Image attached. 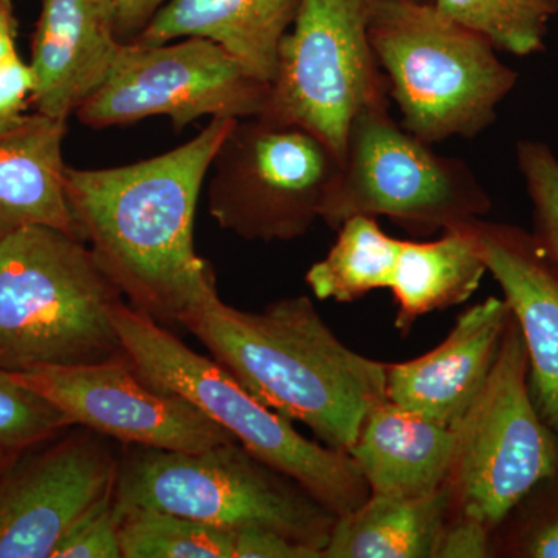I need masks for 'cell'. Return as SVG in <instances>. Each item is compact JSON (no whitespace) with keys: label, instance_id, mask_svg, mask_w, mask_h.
<instances>
[{"label":"cell","instance_id":"cell-6","mask_svg":"<svg viewBox=\"0 0 558 558\" xmlns=\"http://www.w3.org/2000/svg\"><path fill=\"white\" fill-rule=\"evenodd\" d=\"M121 347L154 384L178 392L255 457L296 481L337 517L371 497L354 459L304 438L290 418L259 402L215 359L205 357L120 301L112 312Z\"/></svg>","mask_w":558,"mask_h":558},{"label":"cell","instance_id":"cell-16","mask_svg":"<svg viewBox=\"0 0 558 558\" xmlns=\"http://www.w3.org/2000/svg\"><path fill=\"white\" fill-rule=\"evenodd\" d=\"M509 318L508 303L497 296L469 307L438 348L387 363V399L457 427L494 368Z\"/></svg>","mask_w":558,"mask_h":558},{"label":"cell","instance_id":"cell-31","mask_svg":"<svg viewBox=\"0 0 558 558\" xmlns=\"http://www.w3.org/2000/svg\"><path fill=\"white\" fill-rule=\"evenodd\" d=\"M234 558H323V554L271 529L250 527L234 532Z\"/></svg>","mask_w":558,"mask_h":558},{"label":"cell","instance_id":"cell-28","mask_svg":"<svg viewBox=\"0 0 558 558\" xmlns=\"http://www.w3.org/2000/svg\"><path fill=\"white\" fill-rule=\"evenodd\" d=\"M120 517L113 494L84 512L64 537L51 558H120Z\"/></svg>","mask_w":558,"mask_h":558},{"label":"cell","instance_id":"cell-14","mask_svg":"<svg viewBox=\"0 0 558 558\" xmlns=\"http://www.w3.org/2000/svg\"><path fill=\"white\" fill-rule=\"evenodd\" d=\"M502 290L529 357V391L539 417L558 435V271L527 231L472 219L459 223Z\"/></svg>","mask_w":558,"mask_h":558},{"label":"cell","instance_id":"cell-23","mask_svg":"<svg viewBox=\"0 0 558 558\" xmlns=\"http://www.w3.org/2000/svg\"><path fill=\"white\" fill-rule=\"evenodd\" d=\"M119 517L123 558H234V534L226 529L156 510Z\"/></svg>","mask_w":558,"mask_h":558},{"label":"cell","instance_id":"cell-19","mask_svg":"<svg viewBox=\"0 0 558 558\" xmlns=\"http://www.w3.org/2000/svg\"><path fill=\"white\" fill-rule=\"evenodd\" d=\"M68 120L25 113L0 131V242L32 226L53 227L80 238L65 194L62 143Z\"/></svg>","mask_w":558,"mask_h":558},{"label":"cell","instance_id":"cell-3","mask_svg":"<svg viewBox=\"0 0 558 558\" xmlns=\"http://www.w3.org/2000/svg\"><path fill=\"white\" fill-rule=\"evenodd\" d=\"M124 296L89 245L32 226L0 242V368L126 359L112 312Z\"/></svg>","mask_w":558,"mask_h":558},{"label":"cell","instance_id":"cell-24","mask_svg":"<svg viewBox=\"0 0 558 558\" xmlns=\"http://www.w3.org/2000/svg\"><path fill=\"white\" fill-rule=\"evenodd\" d=\"M440 13L486 36L497 50L529 57L545 50L558 0H433Z\"/></svg>","mask_w":558,"mask_h":558},{"label":"cell","instance_id":"cell-35","mask_svg":"<svg viewBox=\"0 0 558 558\" xmlns=\"http://www.w3.org/2000/svg\"><path fill=\"white\" fill-rule=\"evenodd\" d=\"M417 2H427V3H429V2H433V0H417Z\"/></svg>","mask_w":558,"mask_h":558},{"label":"cell","instance_id":"cell-30","mask_svg":"<svg viewBox=\"0 0 558 558\" xmlns=\"http://www.w3.org/2000/svg\"><path fill=\"white\" fill-rule=\"evenodd\" d=\"M35 89L32 65L20 53L0 62V131L10 130L25 116Z\"/></svg>","mask_w":558,"mask_h":558},{"label":"cell","instance_id":"cell-7","mask_svg":"<svg viewBox=\"0 0 558 558\" xmlns=\"http://www.w3.org/2000/svg\"><path fill=\"white\" fill-rule=\"evenodd\" d=\"M490 209V196L464 160L439 156L396 123L389 108H376L351 124L341 175L322 220L339 230L354 216H385L425 238Z\"/></svg>","mask_w":558,"mask_h":558},{"label":"cell","instance_id":"cell-20","mask_svg":"<svg viewBox=\"0 0 558 558\" xmlns=\"http://www.w3.org/2000/svg\"><path fill=\"white\" fill-rule=\"evenodd\" d=\"M453 508L449 483L427 497L371 495L337 517L323 558H436Z\"/></svg>","mask_w":558,"mask_h":558},{"label":"cell","instance_id":"cell-21","mask_svg":"<svg viewBox=\"0 0 558 558\" xmlns=\"http://www.w3.org/2000/svg\"><path fill=\"white\" fill-rule=\"evenodd\" d=\"M486 274L475 241L461 226L444 230L439 240L402 241L391 284L396 328L409 333L418 318L464 303Z\"/></svg>","mask_w":558,"mask_h":558},{"label":"cell","instance_id":"cell-32","mask_svg":"<svg viewBox=\"0 0 558 558\" xmlns=\"http://www.w3.org/2000/svg\"><path fill=\"white\" fill-rule=\"evenodd\" d=\"M168 0H113L116 7L117 35L128 43L145 31L157 11Z\"/></svg>","mask_w":558,"mask_h":558},{"label":"cell","instance_id":"cell-5","mask_svg":"<svg viewBox=\"0 0 558 558\" xmlns=\"http://www.w3.org/2000/svg\"><path fill=\"white\" fill-rule=\"evenodd\" d=\"M117 513L156 510L226 531L263 527L325 549L336 513L238 440L202 451L126 446L113 490Z\"/></svg>","mask_w":558,"mask_h":558},{"label":"cell","instance_id":"cell-17","mask_svg":"<svg viewBox=\"0 0 558 558\" xmlns=\"http://www.w3.org/2000/svg\"><path fill=\"white\" fill-rule=\"evenodd\" d=\"M457 427L385 399L366 413L348 450L371 495L427 497L449 483Z\"/></svg>","mask_w":558,"mask_h":558},{"label":"cell","instance_id":"cell-26","mask_svg":"<svg viewBox=\"0 0 558 558\" xmlns=\"http://www.w3.org/2000/svg\"><path fill=\"white\" fill-rule=\"evenodd\" d=\"M69 427L57 407L0 368V450L14 454Z\"/></svg>","mask_w":558,"mask_h":558},{"label":"cell","instance_id":"cell-4","mask_svg":"<svg viewBox=\"0 0 558 558\" xmlns=\"http://www.w3.org/2000/svg\"><path fill=\"white\" fill-rule=\"evenodd\" d=\"M369 39L403 130L427 145L486 131L519 81L486 36L433 2L376 0Z\"/></svg>","mask_w":558,"mask_h":558},{"label":"cell","instance_id":"cell-29","mask_svg":"<svg viewBox=\"0 0 558 558\" xmlns=\"http://www.w3.org/2000/svg\"><path fill=\"white\" fill-rule=\"evenodd\" d=\"M494 534L478 517L453 508L436 558H488L494 557Z\"/></svg>","mask_w":558,"mask_h":558},{"label":"cell","instance_id":"cell-25","mask_svg":"<svg viewBox=\"0 0 558 558\" xmlns=\"http://www.w3.org/2000/svg\"><path fill=\"white\" fill-rule=\"evenodd\" d=\"M494 557L558 558V472L539 481L499 524Z\"/></svg>","mask_w":558,"mask_h":558},{"label":"cell","instance_id":"cell-13","mask_svg":"<svg viewBox=\"0 0 558 558\" xmlns=\"http://www.w3.org/2000/svg\"><path fill=\"white\" fill-rule=\"evenodd\" d=\"M120 457L73 425L0 469V558H51L69 527L116 490Z\"/></svg>","mask_w":558,"mask_h":558},{"label":"cell","instance_id":"cell-18","mask_svg":"<svg viewBox=\"0 0 558 558\" xmlns=\"http://www.w3.org/2000/svg\"><path fill=\"white\" fill-rule=\"evenodd\" d=\"M300 5L301 0H168L132 43L213 40L250 76L270 86L277 76L279 47Z\"/></svg>","mask_w":558,"mask_h":558},{"label":"cell","instance_id":"cell-27","mask_svg":"<svg viewBox=\"0 0 558 558\" xmlns=\"http://www.w3.org/2000/svg\"><path fill=\"white\" fill-rule=\"evenodd\" d=\"M517 163L532 204V238L558 271V159L539 140L517 143Z\"/></svg>","mask_w":558,"mask_h":558},{"label":"cell","instance_id":"cell-34","mask_svg":"<svg viewBox=\"0 0 558 558\" xmlns=\"http://www.w3.org/2000/svg\"><path fill=\"white\" fill-rule=\"evenodd\" d=\"M11 454L5 453V451L0 450V469L3 468V464H5L7 461H9V458Z\"/></svg>","mask_w":558,"mask_h":558},{"label":"cell","instance_id":"cell-2","mask_svg":"<svg viewBox=\"0 0 558 558\" xmlns=\"http://www.w3.org/2000/svg\"><path fill=\"white\" fill-rule=\"evenodd\" d=\"M179 323L250 395L329 449L348 453L366 413L387 399V363L349 349L307 296L244 312L219 299L215 281Z\"/></svg>","mask_w":558,"mask_h":558},{"label":"cell","instance_id":"cell-22","mask_svg":"<svg viewBox=\"0 0 558 558\" xmlns=\"http://www.w3.org/2000/svg\"><path fill=\"white\" fill-rule=\"evenodd\" d=\"M328 255L307 270L318 300L354 303L374 290L391 289L402 241L380 229L376 218L354 216L341 223Z\"/></svg>","mask_w":558,"mask_h":558},{"label":"cell","instance_id":"cell-10","mask_svg":"<svg viewBox=\"0 0 558 558\" xmlns=\"http://www.w3.org/2000/svg\"><path fill=\"white\" fill-rule=\"evenodd\" d=\"M557 472L558 435L531 398L527 349L510 314L494 368L457 425L449 478L454 509L495 532L539 481Z\"/></svg>","mask_w":558,"mask_h":558},{"label":"cell","instance_id":"cell-1","mask_svg":"<svg viewBox=\"0 0 558 558\" xmlns=\"http://www.w3.org/2000/svg\"><path fill=\"white\" fill-rule=\"evenodd\" d=\"M238 119L216 117L185 145L105 170H65V194L81 240L128 304L157 323H179L215 282L194 248L202 186Z\"/></svg>","mask_w":558,"mask_h":558},{"label":"cell","instance_id":"cell-9","mask_svg":"<svg viewBox=\"0 0 558 558\" xmlns=\"http://www.w3.org/2000/svg\"><path fill=\"white\" fill-rule=\"evenodd\" d=\"M343 160L299 126L238 119L211 161L208 211L245 241L289 242L322 219Z\"/></svg>","mask_w":558,"mask_h":558},{"label":"cell","instance_id":"cell-11","mask_svg":"<svg viewBox=\"0 0 558 558\" xmlns=\"http://www.w3.org/2000/svg\"><path fill=\"white\" fill-rule=\"evenodd\" d=\"M269 86L204 38L143 46L123 43L108 80L75 116L94 130L168 117L175 131L211 116L258 117Z\"/></svg>","mask_w":558,"mask_h":558},{"label":"cell","instance_id":"cell-8","mask_svg":"<svg viewBox=\"0 0 558 558\" xmlns=\"http://www.w3.org/2000/svg\"><path fill=\"white\" fill-rule=\"evenodd\" d=\"M376 0H301L279 47L277 76L259 119L299 126L344 159L351 124L389 108V86L369 39Z\"/></svg>","mask_w":558,"mask_h":558},{"label":"cell","instance_id":"cell-33","mask_svg":"<svg viewBox=\"0 0 558 558\" xmlns=\"http://www.w3.org/2000/svg\"><path fill=\"white\" fill-rule=\"evenodd\" d=\"M17 21L11 0H0V62L17 54Z\"/></svg>","mask_w":558,"mask_h":558},{"label":"cell","instance_id":"cell-12","mask_svg":"<svg viewBox=\"0 0 558 558\" xmlns=\"http://www.w3.org/2000/svg\"><path fill=\"white\" fill-rule=\"evenodd\" d=\"M13 376L49 400L72 425L124 446L202 451L236 440L189 399L150 381L130 357Z\"/></svg>","mask_w":558,"mask_h":558},{"label":"cell","instance_id":"cell-15","mask_svg":"<svg viewBox=\"0 0 558 558\" xmlns=\"http://www.w3.org/2000/svg\"><path fill=\"white\" fill-rule=\"evenodd\" d=\"M121 46L113 0H43L31 62L36 112L76 113L108 80Z\"/></svg>","mask_w":558,"mask_h":558}]
</instances>
